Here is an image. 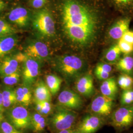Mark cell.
Masks as SVG:
<instances>
[{
  "mask_svg": "<svg viewBox=\"0 0 133 133\" xmlns=\"http://www.w3.org/2000/svg\"><path fill=\"white\" fill-rule=\"evenodd\" d=\"M117 14L105 0H63L61 10L62 30L76 48L94 46Z\"/></svg>",
  "mask_w": 133,
  "mask_h": 133,
  "instance_id": "1",
  "label": "cell"
},
{
  "mask_svg": "<svg viewBox=\"0 0 133 133\" xmlns=\"http://www.w3.org/2000/svg\"><path fill=\"white\" fill-rule=\"evenodd\" d=\"M55 68L69 81H76L85 74L87 64L85 60L75 54H66L56 59Z\"/></svg>",
  "mask_w": 133,
  "mask_h": 133,
  "instance_id": "2",
  "label": "cell"
},
{
  "mask_svg": "<svg viewBox=\"0 0 133 133\" xmlns=\"http://www.w3.org/2000/svg\"><path fill=\"white\" fill-rule=\"evenodd\" d=\"M31 22L34 29L39 35L47 38L54 36L55 22L48 10L41 9L34 12L31 16Z\"/></svg>",
  "mask_w": 133,
  "mask_h": 133,
  "instance_id": "3",
  "label": "cell"
},
{
  "mask_svg": "<svg viewBox=\"0 0 133 133\" xmlns=\"http://www.w3.org/2000/svg\"><path fill=\"white\" fill-rule=\"evenodd\" d=\"M78 114L74 110L60 106L49 120L51 130L57 133L60 131L74 128L76 124Z\"/></svg>",
  "mask_w": 133,
  "mask_h": 133,
  "instance_id": "4",
  "label": "cell"
},
{
  "mask_svg": "<svg viewBox=\"0 0 133 133\" xmlns=\"http://www.w3.org/2000/svg\"><path fill=\"white\" fill-rule=\"evenodd\" d=\"M108 123L118 133L131 128L133 125V104L121 106L112 111Z\"/></svg>",
  "mask_w": 133,
  "mask_h": 133,
  "instance_id": "5",
  "label": "cell"
},
{
  "mask_svg": "<svg viewBox=\"0 0 133 133\" xmlns=\"http://www.w3.org/2000/svg\"><path fill=\"white\" fill-rule=\"evenodd\" d=\"M132 16L120 15L117 16L110 24L106 31L104 37L105 41L112 44L117 43L122 38L124 33L130 29Z\"/></svg>",
  "mask_w": 133,
  "mask_h": 133,
  "instance_id": "6",
  "label": "cell"
},
{
  "mask_svg": "<svg viewBox=\"0 0 133 133\" xmlns=\"http://www.w3.org/2000/svg\"><path fill=\"white\" fill-rule=\"evenodd\" d=\"M7 121L19 131L31 127V115L23 105H17L9 108L6 112Z\"/></svg>",
  "mask_w": 133,
  "mask_h": 133,
  "instance_id": "7",
  "label": "cell"
},
{
  "mask_svg": "<svg viewBox=\"0 0 133 133\" xmlns=\"http://www.w3.org/2000/svg\"><path fill=\"white\" fill-rule=\"evenodd\" d=\"M107 122L104 117L94 114L85 116L75 127L78 133H95Z\"/></svg>",
  "mask_w": 133,
  "mask_h": 133,
  "instance_id": "8",
  "label": "cell"
},
{
  "mask_svg": "<svg viewBox=\"0 0 133 133\" xmlns=\"http://www.w3.org/2000/svg\"><path fill=\"white\" fill-rule=\"evenodd\" d=\"M40 62L27 56L22 63L21 76L23 85L30 87L37 80L40 72Z\"/></svg>",
  "mask_w": 133,
  "mask_h": 133,
  "instance_id": "9",
  "label": "cell"
},
{
  "mask_svg": "<svg viewBox=\"0 0 133 133\" xmlns=\"http://www.w3.org/2000/svg\"><path fill=\"white\" fill-rule=\"evenodd\" d=\"M114 105V100L101 94L96 96L92 100L90 109L92 114L105 118L112 113Z\"/></svg>",
  "mask_w": 133,
  "mask_h": 133,
  "instance_id": "10",
  "label": "cell"
},
{
  "mask_svg": "<svg viewBox=\"0 0 133 133\" xmlns=\"http://www.w3.org/2000/svg\"><path fill=\"white\" fill-rule=\"evenodd\" d=\"M58 101L60 106L71 110L81 109L83 101L79 94L71 89H65L59 94Z\"/></svg>",
  "mask_w": 133,
  "mask_h": 133,
  "instance_id": "11",
  "label": "cell"
},
{
  "mask_svg": "<svg viewBox=\"0 0 133 133\" xmlns=\"http://www.w3.org/2000/svg\"><path fill=\"white\" fill-rule=\"evenodd\" d=\"M24 53L28 57L41 62L48 59L49 52L45 43L38 41H33L26 46Z\"/></svg>",
  "mask_w": 133,
  "mask_h": 133,
  "instance_id": "12",
  "label": "cell"
},
{
  "mask_svg": "<svg viewBox=\"0 0 133 133\" xmlns=\"http://www.w3.org/2000/svg\"><path fill=\"white\" fill-rule=\"evenodd\" d=\"M29 11L22 6H18L11 10L8 14V19L19 28H26L31 21Z\"/></svg>",
  "mask_w": 133,
  "mask_h": 133,
  "instance_id": "13",
  "label": "cell"
},
{
  "mask_svg": "<svg viewBox=\"0 0 133 133\" xmlns=\"http://www.w3.org/2000/svg\"><path fill=\"white\" fill-rule=\"evenodd\" d=\"M75 87L79 94L90 98L95 93L93 78L90 74H84L76 81Z\"/></svg>",
  "mask_w": 133,
  "mask_h": 133,
  "instance_id": "14",
  "label": "cell"
},
{
  "mask_svg": "<svg viewBox=\"0 0 133 133\" xmlns=\"http://www.w3.org/2000/svg\"><path fill=\"white\" fill-rule=\"evenodd\" d=\"M18 61L14 55H6L0 59V77H4L20 70Z\"/></svg>",
  "mask_w": 133,
  "mask_h": 133,
  "instance_id": "15",
  "label": "cell"
},
{
  "mask_svg": "<svg viewBox=\"0 0 133 133\" xmlns=\"http://www.w3.org/2000/svg\"><path fill=\"white\" fill-rule=\"evenodd\" d=\"M115 12L120 15H133V0H105Z\"/></svg>",
  "mask_w": 133,
  "mask_h": 133,
  "instance_id": "16",
  "label": "cell"
},
{
  "mask_svg": "<svg viewBox=\"0 0 133 133\" xmlns=\"http://www.w3.org/2000/svg\"><path fill=\"white\" fill-rule=\"evenodd\" d=\"M102 95L114 100L118 91V86L117 81L114 77H110L103 81L100 86Z\"/></svg>",
  "mask_w": 133,
  "mask_h": 133,
  "instance_id": "17",
  "label": "cell"
},
{
  "mask_svg": "<svg viewBox=\"0 0 133 133\" xmlns=\"http://www.w3.org/2000/svg\"><path fill=\"white\" fill-rule=\"evenodd\" d=\"M17 41L15 34L0 37V59L9 55L14 49Z\"/></svg>",
  "mask_w": 133,
  "mask_h": 133,
  "instance_id": "18",
  "label": "cell"
},
{
  "mask_svg": "<svg viewBox=\"0 0 133 133\" xmlns=\"http://www.w3.org/2000/svg\"><path fill=\"white\" fill-rule=\"evenodd\" d=\"M34 97L36 102L50 101L51 99V94L46 83L43 81H38L34 90Z\"/></svg>",
  "mask_w": 133,
  "mask_h": 133,
  "instance_id": "19",
  "label": "cell"
},
{
  "mask_svg": "<svg viewBox=\"0 0 133 133\" xmlns=\"http://www.w3.org/2000/svg\"><path fill=\"white\" fill-rule=\"evenodd\" d=\"M121 53L117 43H113L105 50L103 54V61L110 65L115 64L120 58Z\"/></svg>",
  "mask_w": 133,
  "mask_h": 133,
  "instance_id": "20",
  "label": "cell"
},
{
  "mask_svg": "<svg viewBox=\"0 0 133 133\" xmlns=\"http://www.w3.org/2000/svg\"><path fill=\"white\" fill-rule=\"evenodd\" d=\"M116 68L122 74L131 76L133 74V56L129 55H125L120 57L115 64Z\"/></svg>",
  "mask_w": 133,
  "mask_h": 133,
  "instance_id": "21",
  "label": "cell"
},
{
  "mask_svg": "<svg viewBox=\"0 0 133 133\" xmlns=\"http://www.w3.org/2000/svg\"><path fill=\"white\" fill-rule=\"evenodd\" d=\"M17 103L23 106H28L31 103L32 93L30 87L27 86H21L15 89Z\"/></svg>",
  "mask_w": 133,
  "mask_h": 133,
  "instance_id": "22",
  "label": "cell"
},
{
  "mask_svg": "<svg viewBox=\"0 0 133 133\" xmlns=\"http://www.w3.org/2000/svg\"><path fill=\"white\" fill-rule=\"evenodd\" d=\"M112 71V65L101 61L95 66L94 74L99 81H104L110 77Z\"/></svg>",
  "mask_w": 133,
  "mask_h": 133,
  "instance_id": "23",
  "label": "cell"
},
{
  "mask_svg": "<svg viewBox=\"0 0 133 133\" xmlns=\"http://www.w3.org/2000/svg\"><path fill=\"white\" fill-rule=\"evenodd\" d=\"M31 115V128L35 133L43 132L47 125V122L45 117L38 112H35Z\"/></svg>",
  "mask_w": 133,
  "mask_h": 133,
  "instance_id": "24",
  "label": "cell"
},
{
  "mask_svg": "<svg viewBox=\"0 0 133 133\" xmlns=\"http://www.w3.org/2000/svg\"><path fill=\"white\" fill-rule=\"evenodd\" d=\"M46 84L51 95H55L60 90L62 84L61 78L54 74L48 75L46 76Z\"/></svg>",
  "mask_w": 133,
  "mask_h": 133,
  "instance_id": "25",
  "label": "cell"
},
{
  "mask_svg": "<svg viewBox=\"0 0 133 133\" xmlns=\"http://www.w3.org/2000/svg\"><path fill=\"white\" fill-rule=\"evenodd\" d=\"M4 108H10L17 103L15 89L11 87H6L2 92Z\"/></svg>",
  "mask_w": 133,
  "mask_h": 133,
  "instance_id": "26",
  "label": "cell"
},
{
  "mask_svg": "<svg viewBox=\"0 0 133 133\" xmlns=\"http://www.w3.org/2000/svg\"><path fill=\"white\" fill-rule=\"evenodd\" d=\"M117 84L123 90L133 88V78L128 75L122 74L118 77Z\"/></svg>",
  "mask_w": 133,
  "mask_h": 133,
  "instance_id": "27",
  "label": "cell"
},
{
  "mask_svg": "<svg viewBox=\"0 0 133 133\" xmlns=\"http://www.w3.org/2000/svg\"><path fill=\"white\" fill-rule=\"evenodd\" d=\"M17 32L15 28L5 19L0 18V37L14 35Z\"/></svg>",
  "mask_w": 133,
  "mask_h": 133,
  "instance_id": "28",
  "label": "cell"
},
{
  "mask_svg": "<svg viewBox=\"0 0 133 133\" xmlns=\"http://www.w3.org/2000/svg\"><path fill=\"white\" fill-rule=\"evenodd\" d=\"M120 104L121 106L133 105V88L123 90L120 98Z\"/></svg>",
  "mask_w": 133,
  "mask_h": 133,
  "instance_id": "29",
  "label": "cell"
},
{
  "mask_svg": "<svg viewBox=\"0 0 133 133\" xmlns=\"http://www.w3.org/2000/svg\"><path fill=\"white\" fill-rule=\"evenodd\" d=\"M21 76V71L19 70L12 74L3 77V82L6 85H14L20 81Z\"/></svg>",
  "mask_w": 133,
  "mask_h": 133,
  "instance_id": "30",
  "label": "cell"
},
{
  "mask_svg": "<svg viewBox=\"0 0 133 133\" xmlns=\"http://www.w3.org/2000/svg\"><path fill=\"white\" fill-rule=\"evenodd\" d=\"M0 132L1 133H22L8 121L4 120L0 124Z\"/></svg>",
  "mask_w": 133,
  "mask_h": 133,
  "instance_id": "31",
  "label": "cell"
},
{
  "mask_svg": "<svg viewBox=\"0 0 133 133\" xmlns=\"http://www.w3.org/2000/svg\"><path fill=\"white\" fill-rule=\"evenodd\" d=\"M117 43L121 52L124 54L129 55L133 52V44L124 41L122 38Z\"/></svg>",
  "mask_w": 133,
  "mask_h": 133,
  "instance_id": "32",
  "label": "cell"
},
{
  "mask_svg": "<svg viewBox=\"0 0 133 133\" xmlns=\"http://www.w3.org/2000/svg\"><path fill=\"white\" fill-rule=\"evenodd\" d=\"M42 104V109L39 114L43 116L48 115L51 111L52 107L50 101H44L41 102Z\"/></svg>",
  "mask_w": 133,
  "mask_h": 133,
  "instance_id": "33",
  "label": "cell"
},
{
  "mask_svg": "<svg viewBox=\"0 0 133 133\" xmlns=\"http://www.w3.org/2000/svg\"><path fill=\"white\" fill-rule=\"evenodd\" d=\"M121 38L124 41L133 44V30L129 29L127 31Z\"/></svg>",
  "mask_w": 133,
  "mask_h": 133,
  "instance_id": "34",
  "label": "cell"
},
{
  "mask_svg": "<svg viewBox=\"0 0 133 133\" xmlns=\"http://www.w3.org/2000/svg\"><path fill=\"white\" fill-rule=\"evenodd\" d=\"M46 0H32L31 5L32 7L36 9H41L45 4Z\"/></svg>",
  "mask_w": 133,
  "mask_h": 133,
  "instance_id": "35",
  "label": "cell"
},
{
  "mask_svg": "<svg viewBox=\"0 0 133 133\" xmlns=\"http://www.w3.org/2000/svg\"><path fill=\"white\" fill-rule=\"evenodd\" d=\"M56 133H78V132L76 130L75 128H74L69 129L66 130H64L62 131H60Z\"/></svg>",
  "mask_w": 133,
  "mask_h": 133,
  "instance_id": "36",
  "label": "cell"
},
{
  "mask_svg": "<svg viewBox=\"0 0 133 133\" xmlns=\"http://www.w3.org/2000/svg\"><path fill=\"white\" fill-rule=\"evenodd\" d=\"M5 110V108L3 105V100L2 93L0 92V112H3Z\"/></svg>",
  "mask_w": 133,
  "mask_h": 133,
  "instance_id": "37",
  "label": "cell"
},
{
  "mask_svg": "<svg viewBox=\"0 0 133 133\" xmlns=\"http://www.w3.org/2000/svg\"><path fill=\"white\" fill-rule=\"evenodd\" d=\"M6 8V4L3 0H0V12L5 10Z\"/></svg>",
  "mask_w": 133,
  "mask_h": 133,
  "instance_id": "38",
  "label": "cell"
},
{
  "mask_svg": "<svg viewBox=\"0 0 133 133\" xmlns=\"http://www.w3.org/2000/svg\"><path fill=\"white\" fill-rule=\"evenodd\" d=\"M4 117L3 114V112H0V124L1 123V122L4 120Z\"/></svg>",
  "mask_w": 133,
  "mask_h": 133,
  "instance_id": "39",
  "label": "cell"
},
{
  "mask_svg": "<svg viewBox=\"0 0 133 133\" xmlns=\"http://www.w3.org/2000/svg\"><path fill=\"white\" fill-rule=\"evenodd\" d=\"M130 133H133V132H130Z\"/></svg>",
  "mask_w": 133,
  "mask_h": 133,
  "instance_id": "40",
  "label": "cell"
},
{
  "mask_svg": "<svg viewBox=\"0 0 133 133\" xmlns=\"http://www.w3.org/2000/svg\"><path fill=\"white\" fill-rule=\"evenodd\" d=\"M6 1H8V0H6Z\"/></svg>",
  "mask_w": 133,
  "mask_h": 133,
  "instance_id": "41",
  "label": "cell"
}]
</instances>
